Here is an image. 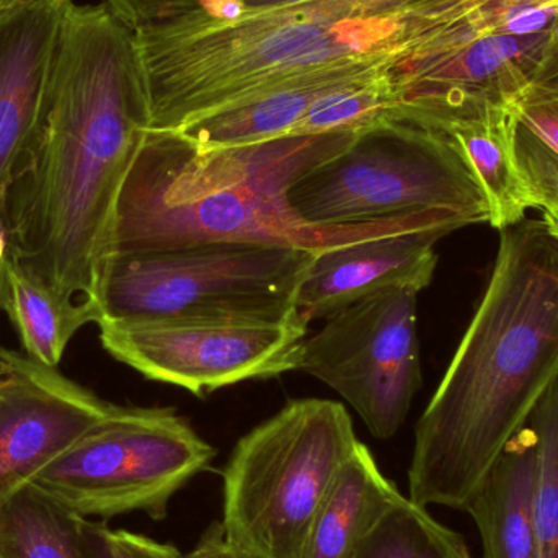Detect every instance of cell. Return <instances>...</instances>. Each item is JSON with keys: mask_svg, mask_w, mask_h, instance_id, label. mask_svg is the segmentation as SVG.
<instances>
[{"mask_svg": "<svg viewBox=\"0 0 558 558\" xmlns=\"http://www.w3.org/2000/svg\"><path fill=\"white\" fill-rule=\"evenodd\" d=\"M25 2V0H0V9H5V7H13L16 3Z\"/></svg>", "mask_w": 558, "mask_h": 558, "instance_id": "4dcf8cb0", "label": "cell"}, {"mask_svg": "<svg viewBox=\"0 0 558 558\" xmlns=\"http://www.w3.org/2000/svg\"><path fill=\"white\" fill-rule=\"evenodd\" d=\"M537 441L524 426L465 507L481 533L484 558H539L534 526Z\"/></svg>", "mask_w": 558, "mask_h": 558, "instance_id": "5bb4252c", "label": "cell"}, {"mask_svg": "<svg viewBox=\"0 0 558 558\" xmlns=\"http://www.w3.org/2000/svg\"><path fill=\"white\" fill-rule=\"evenodd\" d=\"M451 232L429 226L317 252L295 299L299 317L308 325L377 292L423 291L438 267L436 244Z\"/></svg>", "mask_w": 558, "mask_h": 558, "instance_id": "4fadbf2b", "label": "cell"}, {"mask_svg": "<svg viewBox=\"0 0 558 558\" xmlns=\"http://www.w3.org/2000/svg\"><path fill=\"white\" fill-rule=\"evenodd\" d=\"M84 520L38 485L22 482L0 495V558H84Z\"/></svg>", "mask_w": 558, "mask_h": 558, "instance_id": "ac0fdd59", "label": "cell"}, {"mask_svg": "<svg viewBox=\"0 0 558 558\" xmlns=\"http://www.w3.org/2000/svg\"><path fill=\"white\" fill-rule=\"evenodd\" d=\"M100 343L141 376L203 397L295 371L308 325L291 320L177 318L100 322Z\"/></svg>", "mask_w": 558, "mask_h": 558, "instance_id": "30bf717a", "label": "cell"}, {"mask_svg": "<svg viewBox=\"0 0 558 558\" xmlns=\"http://www.w3.org/2000/svg\"><path fill=\"white\" fill-rule=\"evenodd\" d=\"M215 458L175 410L114 405L28 482L87 520L144 513L163 521L172 498Z\"/></svg>", "mask_w": 558, "mask_h": 558, "instance_id": "ba28073f", "label": "cell"}, {"mask_svg": "<svg viewBox=\"0 0 558 558\" xmlns=\"http://www.w3.org/2000/svg\"><path fill=\"white\" fill-rule=\"evenodd\" d=\"M360 130L275 137L199 149L170 131H147L114 213L111 254L247 242L320 252L409 229L468 226L452 209L373 225L317 228L289 205V190L337 156Z\"/></svg>", "mask_w": 558, "mask_h": 558, "instance_id": "277c9868", "label": "cell"}, {"mask_svg": "<svg viewBox=\"0 0 558 558\" xmlns=\"http://www.w3.org/2000/svg\"><path fill=\"white\" fill-rule=\"evenodd\" d=\"M500 232L481 304L416 423L420 507L464 511L558 376V242L543 219Z\"/></svg>", "mask_w": 558, "mask_h": 558, "instance_id": "3957f363", "label": "cell"}, {"mask_svg": "<svg viewBox=\"0 0 558 558\" xmlns=\"http://www.w3.org/2000/svg\"><path fill=\"white\" fill-rule=\"evenodd\" d=\"M348 558H474L464 537L402 497Z\"/></svg>", "mask_w": 558, "mask_h": 558, "instance_id": "d6986e66", "label": "cell"}, {"mask_svg": "<svg viewBox=\"0 0 558 558\" xmlns=\"http://www.w3.org/2000/svg\"><path fill=\"white\" fill-rule=\"evenodd\" d=\"M104 3L133 32L199 10V0H104Z\"/></svg>", "mask_w": 558, "mask_h": 558, "instance_id": "603a6c76", "label": "cell"}, {"mask_svg": "<svg viewBox=\"0 0 558 558\" xmlns=\"http://www.w3.org/2000/svg\"><path fill=\"white\" fill-rule=\"evenodd\" d=\"M71 3L25 0L0 9V213L41 126Z\"/></svg>", "mask_w": 558, "mask_h": 558, "instance_id": "7c38bea8", "label": "cell"}, {"mask_svg": "<svg viewBox=\"0 0 558 558\" xmlns=\"http://www.w3.org/2000/svg\"><path fill=\"white\" fill-rule=\"evenodd\" d=\"M0 312L15 328L22 351L36 363L58 367L81 328L95 324L87 305H68L36 281L7 252L0 275Z\"/></svg>", "mask_w": 558, "mask_h": 558, "instance_id": "e0dca14e", "label": "cell"}, {"mask_svg": "<svg viewBox=\"0 0 558 558\" xmlns=\"http://www.w3.org/2000/svg\"><path fill=\"white\" fill-rule=\"evenodd\" d=\"M543 222L558 242V213L543 211Z\"/></svg>", "mask_w": 558, "mask_h": 558, "instance_id": "f1b7e54d", "label": "cell"}, {"mask_svg": "<svg viewBox=\"0 0 558 558\" xmlns=\"http://www.w3.org/2000/svg\"><path fill=\"white\" fill-rule=\"evenodd\" d=\"M537 441V482L534 495L539 558H558V376L534 409L530 422Z\"/></svg>", "mask_w": 558, "mask_h": 558, "instance_id": "ffe728a7", "label": "cell"}, {"mask_svg": "<svg viewBox=\"0 0 558 558\" xmlns=\"http://www.w3.org/2000/svg\"><path fill=\"white\" fill-rule=\"evenodd\" d=\"M514 117L558 154V90L530 85L513 104Z\"/></svg>", "mask_w": 558, "mask_h": 558, "instance_id": "7402d4cb", "label": "cell"}, {"mask_svg": "<svg viewBox=\"0 0 558 558\" xmlns=\"http://www.w3.org/2000/svg\"><path fill=\"white\" fill-rule=\"evenodd\" d=\"M185 558H252L244 550L231 543L226 534L222 521L209 524L203 533L202 539L196 543L195 549Z\"/></svg>", "mask_w": 558, "mask_h": 558, "instance_id": "d4e9b609", "label": "cell"}, {"mask_svg": "<svg viewBox=\"0 0 558 558\" xmlns=\"http://www.w3.org/2000/svg\"><path fill=\"white\" fill-rule=\"evenodd\" d=\"M357 442L335 400H292L255 426L222 471L231 543L252 558H302L318 507Z\"/></svg>", "mask_w": 558, "mask_h": 558, "instance_id": "5b68a950", "label": "cell"}, {"mask_svg": "<svg viewBox=\"0 0 558 558\" xmlns=\"http://www.w3.org/2000/svg\"><path fill=\"white\" fill-rule=\"evenodd\" d=\"M295 215L317 228L373 225L435 209L488 222V203L458 144L413 121L363 128L337 156L289 190Z\"/></svg>", "mask_w": 558, "mask_h": 558, "instance_id": "52a82bcc", "label": "cell"}, {"mask_svg": "<svg viewBox=\"0 0 558 558\" xmlns=\"http://www.w3.org/2000/svg\"><path fill=\"white\" fill-rule=\"evenodd\" d=\"M531 85L558 90V20L550 28L549 43L544 49L543 59Z\"/></svg>", "mask_w": 558, "mask_h": 558, "instance_id": "4316f807", "label": "cell"}, {"mask_svg": "<svg viewBox=\"0 0 558 558\" xmlns=\"http://www.w3.org/2000/svg\"><path fill=\"white\" fill-rule=\"evenodd\" d=\"M117 534L134 558H185L172 544L157 543L144 534L126 530H117Z\"/></svg>", "mask_w": 558, "mask_h": 558, "instance_id": "484cf974", "label": "cell"}, {"mask_svg": "<svg viewBox=\"0 0 558 558\" xmlns=\"http://www.w3.org/2000/svg\"><path fill=\"white\" fill-rule=\"evenodd\" d=\"M465 0H304L205 12L134 29L149 131L277 92L392 81Z\"/></svg>", "mask_w": 558, "mask_h": 558, "instance_id": "7a4b0ae2", "label": "cell"}, {"mask_svg": "<svg viewBox=\"0 0 558 558\" xmlns=\"http://www.w3.org/2000/svg\"><path fill=\"white\" fill-rule=\"evenodd\" d=\"M517 157L533 208L558 213V154L518 121Z\"/></svg>", "mask_w": 558, "mask_h": 558, "instance_id": "44dd1931", "label": "cell"}, {"mask_svg": "<svg viewBox=\"0 0 558 558\" xmlns=\"http://www.w3.org/2000/svg\"><path fill=\"white\" fill-rule=\"evenodd\" d=\"M304 2V0H244L245 7L286 5V3Z\"/></svg>", "mask_w": 558, "mask_h": 558, "instance_id": "f546056e", "label": "cell"}, {"mask_svg": "<svg viewBox=\"0 0 558 558\" xmlns=\"http://www.w3.org/2000/svg\"><path fill=\"white\" fill-rule=\"evenodd\" d=\"M518 118L511 107H495L477 117L442 126L468 160L488 203V225L504 231L533 209L517 157Z\"/></svg>", "mask_w": 558, "mask_h": 558, "instance_id": "2e32d148", "label": "cell"}, {"mask_svg": "<svg viewBox=\"0 0 558 558\" xmlns=\"http://www.w3.org/2000/svg\"><path fill=\"white\" fill-rule=\"evenodd\" d=\"M9 252V238H7L5 222H3L2 213H0V275H2V265Z\"/></svg>", "mask_w": 558, "mask_h": 558, "instance_id": "83f0119b", "label": "cell"}, {"mask_svg": "<svg viewBox=\"0 0 558 558\" xmlns=\"http://www.w3.org/2000/svg\"><path fill=\"white\" fill-rule=\"evenodd\" d=\"M403 495L357 442L335 475L308 531L302 558H348Z\"/></svg>", "mask_w": 558, "mask_h": 558, "instance_id": "9a60e30c", "label": "cell"}, {"mask_svg": "<svg viewBox=\"0 0 558 558\" xmlns=\"http://www.w3.org/2000/svg\"><path fill=\"white\" fill-rule=\"evenodd\" d=\"M81 536L84 558H134L107 521L84 520Z\"/></svg>", "mask_w": 558, "mask_h": 558, "instance_id": "cb8c5ba5", "label": "cell"}, {"mask_svg": "<svg viewBox=\"0 0 558 558\" xmlns=\"http://www.w3.org/2000/svg\"><path fill=\"white\" fill-rule=\"evenodd\" d=\"M113 407L58 367L0 348V495L68 451Z\"/></svg>", "mask_w": 558, "mask_h": 558, "instance_id": "8fae6325", "label": "cell"}, {"mask_svg": "<svg viewBox=\"0 0 558 558\" xmlns=\"http://www.w3.org/2000/svg\"><path fill=\"white\" fill-rule=\"evenodd\" d=\"M317 252L247 242L111 254L94 294L97 322L291 320Z\"/></svg>", "mask_w": 558, "mask_h": 558, "instance_id": "8992f818", "label": "cell"}, {"mask_svg": "<svg viewBox=\"0 0 558 558\" xmlns=\"http://www.w3.org/2000/svg\"><path fill=\"white\" fill-rule=\"evenodd\" d=\"M147 131L133 29L104 2H72L41 126L2 209L10 257L64 304L95 312L118 198Z\"/></svg>", "mask_w": 558, "mask_h": 558, "instance_id": "6da1fadb", "label": "cell"}, {"mask_svg": "<svg viewBox=\"0 0 558 558\" xmlns=\"http://www.w3.org/2000/svg\"><path fill=\"white\" fill-rule=\"evenodd\" d=\"M416 295L390 289L325 318L302 341L295 371L311 374L343 397L371 435H397L422 386Z\"/></svg>", "mask_w": 558, "mask_h": 558, "instance_id": "9c48e42d", "label": "cell"}]
</instances>
